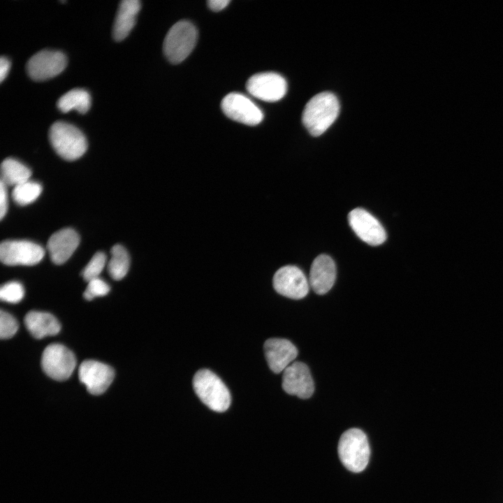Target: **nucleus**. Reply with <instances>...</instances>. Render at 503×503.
<instances>
[{
	"instance_id": "nucleus-1",
	"label": "nucleus",
	"mask_w": 503,
	"mask_h": 503,
	"mask_svg": "<svg viewBox=\"0 0 503 503\" xmlns=\"http://www.w3.org/2000/svg\"><path fill=\"white\" fill-rule=\"evenodd\" d=\"M340 112L337 96L329 92L316 94L307 103L302 115V121L313 136L324 133L335 122Z\"/></svg>"
},
{
	"instance_id": "nucleus-2",
	"label": "nucleus",
	"mask_w": 503,
	"mask_h": 503,
	"mask_svg": "<svg viewBox=\"0 0 503 503\" xmlns=\"http://www.w3.org/2000/svg\"><path fill=\"white\" fill-rule=\"evenodd\" d=\"M193 387L199 399L210 409L217 412L226 411L231 404V394L221 381L214 372L203 369L193 378Z\"/></svg>"
},
{
	"instance_id": "nucleus-3",
	"label": "nucleus",
	"mask_w": 503,
	"mask_h": 503,
	"mask_svg": "<svg viewBox=\"0 0 503 503\" xmlns=\"http://www.w3.org/2000/svg\"><path fill=\"white\" fill-rule=\"evenodd\" d=\"M337 451L343 465L352 472L363 471L368 464L370 446L366 435L360 429L346 430L340 438Z\"/></svg>"
},
{
	"instance_id": "nucleus-4",
	"label": "nucleus",
	"mask_w": 503,
	"mask_h": 503,
	"mask_svg": "<svg viewBox=\"0 0 503 503\" xmlns=\"http://www.w3.org/2000/svg\"><path fill=\"white\" fill-rule=\"evenodd\" d=\"M50 142L63 159L73 161L81 157L87 149V142L82 131L75 126L58 121L49 130Z\"/></svg>"
},
{
	"instance_id": "nucleus-5",
	"label": "nucleus",
	"mask_w": 503,
	"mask_h": 503,
	"mask_svg": "<svg viewBox=\"0 0 503 503\" xmlns=\"http://www.w3.org/2000/svg\"><path fill=\"white\" fill-rule=\"evenodd\" d=\"M197 38L196 27L189 21L180 20L171 27L164 38V54L172 64H179L191 52Z\"/></svg>"
},
{
	"instance_id": "nucleus-6",
	"label": "nucleus",
	"mask_w": 503,
	"mask_h": 503,
	"mask_svg": "<svg viewBox=\"0 0 503 503\" xmlns=\"http://www.w3.org/2000/svg\"><path fill=\"white\" fill-rule=\"evenodd\" d=\"M41 366L44 372L57 381H64L72 374L76 359L73 353L61 344H51L43 351Z\"/></svg>"
},
{
	"instance_id": "nucleus-7",
	"label": "nucleus",
	"mask_w": 503,
	"mask_h": 503,
	"mask_svg": "<svg viewBox=\"0 0 503 503\" xmlns=\"http://www.w3.org/2000/svg\"><path fill=\"white\" fill-rule=\"evenodd\" d=\"M43 248L28 240H6L0 245V258L7 265H34L43 258Z\"/></svg>"
},
{
	"instance_id": "nucleus-8",
	"label": "nucleus",
	"mask_w": 503,
	"mask_h": 503,
	"mask_svg": "<svg viewBox=\"0 0 503 503\" xmlns=\"http://www.w3.org/2000/svg\"><path fill=\"white\" fill-rule=\"evenodd\" d=\"M223 112L238 122L255 126L263 119L262 110L247 96L237 92L227 94L221 101Z\"/></svg>"
},
{
	"instance_id": "nucleus-9",
	"label": "nucleus",
	"mask_w": 503,
	"mask_h": 503,
	"mask_svg": "<svg viewBox=\"0 0 503 503\" xmlns=\"http://www.w3.org/2000/svg\"><path fill=\"white\" fill-rule=\"evenodd\" d=\"M66 66L65 54L58 50H43L30 57L26 69L34 80L43 81L59 74Z\"/></svg>"
},
{
	"instance_id": "nucleus-10",
	"label": "nucleus",
	"mask_w": 503,
	"mask_h": 503,
	"mask_svg": "<svg viewBox=\"0 0 503 503\" xmlns=\"http://www.w3.org/2000/svg\"><path fill=\"white\" fill-rule=\"evenodd\" d=\"M248 92L260 100L275 102L282 99L286 93L287 83L284 77L273 72H264L252 75L247 82Z\"/></svg>"
},
{
	"instance_id": "nucleus-11",
	"label": "nucleus",
	"mask_w": 503,
	"mask_h": 503,
	"mask_svg": "<svg viewBox=\"0 0 503 503\" xmlns=\"http://www.w3.org/2000/svg\"><path fill=\"white\" fill-rule=\"evenodd\" d=\"M348 221L357 236L370 245L377 246L386 240V233L381 223L363 208L351 210Z\"/></svg>"
},
{
	"instance_id": "nucleus-12",
	"label": "nucleus",
	"mask_w": 503,
	"mask_h": 503,
	"mask_svg": "<svg viewBox=\"0 0 503 503\" xmlns=\"http://www.w3.org/2000/svg\"><path fill=\"white\" fill-rule=\"evenodd\" d=\"M309 282L302 271L294 265L279 268L273 277L275 291L291 299L304 298L309 292Z\"/></svg>"
},
{
	"instance_id": "nucleus-13",
	"label": "nucleus",
	"mask_w": 503,
	"mask_h": 503,
	"mask_svg": "<svg viewBox=\"0 0 503 503\" xmlns=\"http://www.w3.org/2000/svg\"><path fill=\"white\" fill-rule=\"evenodd\" d=\"M78 376L89 393L99 395L108 388L113 381L115 372L106 364L86 360L80 365Z\"/></svg>"
},
{
	"instance_id": "nucleus-14",
	"label": "nucleus",
	"mask_w": 503,
	"mask_h": 503,
	"mask_svg": "<svg viewBox=\"0 0 503 503\" xmlns=\"http://www.w3.org/2000/svg\"><path fill=\"white\" fill-rule=\"evenodd\" d=\"M282 388L289 395H296L302 399L312 396L314 386L308 367L302 362H294L284 371Z\"/></svg>"
},
{
	"instance_id": "nucleus-15",
	"label": "nucleus",
	"mask_w": 503,
	"mask_h": 503,
	"mask_svg": "<svg viewBox=\"0 0 503 503\" xmlns=\"http://www.w3.org/2000/svg\"><path fill=\"white\" fill-rule=\"evenodd\" d=\"M265 359L270 369L275 373L283 372L298 356L296 346L282 338H270L263 345Z\"/></svg>"
},
{
	"instance_id": "nucleus-16",
	"label": "nucleus",
	"mask_w": 503,
	"mask_h": 503,
	"mask_svg": "<svg viewBox=\"0 0 503 503\" xmlns=\"http://www.w3.org/2000/svg\"><path fill=\"white\" fill-rule=\"evenodd\" d=\"M79 243V235L73 228H63L54 233L47 243L52 261L57 265L63 264L71 256Z\"/></svg>"
},
{
	"instance_id": "nucleus-17",
	"label": "nucleus",
	"mask_w": 503,
	"mask_h": 503,
	"mask_svg": "<svg viewBox=\"0 0 503 503\" xmlns=\"http://www.w3.org/2000/svg\"><path fill=\"white\" fill-rule=\"evenodd\" d=\"M336 278V267L334 261L328 255L321 254L313 261L309 284L313 291L323 295L333 287Z\"/></svg>"
},
{
	"instance_id": "nucleus-18",
	"label": "nucleus",
	"mask_w": 503,
	"mask_h": 503,
	"mask_svg": "<svg viewBox=\"0 0 503 503\" xmlns=\"http://www.w3.org/2000/svg\"><path fill=\"white\" fill-rule=\"evenodd\" d=\"M24 324L31 335L36 339L55 335L61 329L60 323L54 316L40 311L29 312L24 317Z\"/></svg>"
},
{
	"instance_id": "nucleus-19",
	"label": "nucleus",
	"mask_w": 503,
	"mask_h": 503,
	"mask_svg": "<svg viewBox=\"0 0 503 503\" xmlns=\"http://www.w3.org/2000/svg\"><path fill=\"white\" fill-rule=\"evenodd\" d=\"M140 9V2L138 0H123L120 2L112 29L115 41H122L129 35L135 25Z\"/></svg>"
},
{
	"instance_id": "nucleus-20",
	"label": "nucleus",
	"mask_w": 503,
	"mask_h": 503,
	"mask_svg": "<svg viewBox=\"0 0 503 503\" xmlns=\"http://www.w3.org/2000/svg\"><path fill=\"white\" fill-rule=\"evenodd\" d=\"M1 180L6 186H17L29 180L31 170L24 164L13 158L4 159L1 165Z\"/></svg>"
},
{
	"instance_id": "nucleus-21",
	"label": "nucleus",
	"mask_w": 503,
	"mask_h": 503,
	"mask_svg": "<svg viewBox=\"0 0 503 503\" xmlns=\"http://www.w3.org/2000/svg\"><path fill=\"white\" fill-rule=\"evenodd\" d=\"M90 105V95L83 89H71L63 94L57 103V108L63 112H68L73 109L82 114L88 111Z\"/></svg>"
},
{
	"instance_id": "nucleus-22",
	"label": "nucleus",
	"mask_w": 503,
	"mask_h": 503,
	"mask_svg": "<svg viewBox=\"0 0 503 503\" xmlns=\"http://www.w3.org/2000/svg\"><path fill=\"white\" fill-rule=\"evenodd\" d=\"M111 258L108 264L110 276L115 280H120L128 272L130 258L126 249L120 245H114L111 250Z\"/></svg>"
},
{
	"instance_id": "nucleus-23",
	"label": "nucleus",
	"mask_w": 503,
	"mask_h": 503,
	"mask_svg": "<svg viewBox=\"0 0 503 503\" xmlns=\"http://www.w3.org/2000/svg\"><path fill=\"white\" fill-rule=\"evenodd\" d=\"M42 191L41 184L27 180L14 187L12 196L19 205H26L35 201Z\"/></svg>"
},
{
	"instance_id": "nucleus-24",
	"label": "nucleus",
	"mask_w": 503,
	"mask_h": 503,
	"mask_svg": "<svg viewBox=\"0 0 503 503\" xmlns=\"http://www.w3.org/2000/svg\"><path fill=\"white\" fill-rule=\"evenodd\" d=\"M106 262V256L102 252H96L83 269L82 275L84 279L89 282L90 280L99 277Z\"/></svg>"
},
{
	"instance_id": "nucleus-25",
	"label": "nucleus",
	"mask_w": 503,
	"mask_h": 503,
	"mask_svg": "<svg viewBox=\"0 0 503 503\" xmlns=\"http://www.w3.org/2000/svg\"><path fill=\"white\" fill-rule=\"evenodd\" d=\"M24 295L23 286L18 282H9L1 286L0 298L1 300L17 303L22 300Z\"/></svg>"
},
{
	"instance_id": "nucleus-26",
	"label": "nucleus",
	"mask_w": 503,
	"mask_h": 503,
	"mask_svg": "<svg viewBox=\"0 0 503 503\" xmlns=\"http://www.w3.org/2000/svg\"><path fill=\"white\" fill-rule=\"evenodd\" d=\"M18 322L9 313L1 310L0 313V337L1 339H9L17 331Z\"/></svg>"
},
{
	"instance_id": "nucleus-27",
	"label": "nucleus",
	"mask_w": 503,
	"mask_h": 503,
	"mask_svg": "<svg viewBox=\"0 0 503 503\" xmlns=\"http://www.w3.org/2000/svg\"><path fill=\"white\" fill-rule=\"evenodd\" d=\"M109 291V285L102 279L98 277L88 282V285L83 295L86 300H92L95 297L107 295Z\"/></svg>"
},
{
	"instance_id": "nucleus-28",
	"label": "nucleus",
	"mask_w": 503,
	"mask_h": 503,
	"mask_svg": "<svg viewBox=\"0 0 503 503\" xmlns=\"http://www.w3.org/2000/svg\"><path fill=\"white\" fill-rule=\"evenodd\" d=\"M8 210L7 186L1 181L0 183V218L2 219Z\"/></svg>"
},
{
	"instance_id": "nucleus-29",
	"label": "nucleus",
	"mask_w": 503,
	"mask_h": 503,
	"mask_svg": "<svg viewBox=\"0 0 503 503\" xmlns=\"http://www.w3.org/2000/svg\"><path fill=\"white\" fill-rule=\"evenodd\" d=\"M230 2L229 0H210L207 3L212 10L220 11L225 8Z\"/></svg>"
},
{
	"instance_id": "nucleus-30",
	"label": "nucleus",
	"mask_w": 503,
	"mask_h": 503,
	"mask_svg": "<svg viewBox=\"0 0 503 503\" xmlns=\"http://www.w3.org/2000/svg\"><path fill=\"white\" fill-rule=\"evenodd\" d=\"M10 66V61L6 57L0 59V81L2 82L6 77Z\"/></svg>"
}]
</instances>
